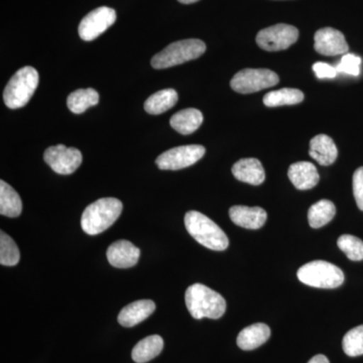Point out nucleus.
I'll use <instances>...</instances> for the list:
<instances>
[{
  "instance_id": "nucleus-17",
  "label": "nucleus",
  "mask_w": 363,
  "mask_h": 363,
  "mask_svg": "<svg viewBox=\"0 0 363 363\" xmlns=\"http://www.w3.org/2000/svg\"><path fill=\"white\" fill-rule=\"evenodd\" d=\"M233 176L238 181L250 185L259 186L266 180V173L262 162L257 159H242L233 167Z\"/></svg>"
},
{
  "instance_id": "nucleus-32",
  "label": "nucleus",
  "mask_w": 363,
  "mask_h": 363,
  "mask_svg": "<svg viewBox=\"0 0 363 363\" xmlns=\"http://www.w3.org/2000/svg\"><path fill=\"white\" fill-rule=\"evenodd\" d=\"M313 70L318 79H333L337 76L338 72L336 67L329 65L324 62H317L313 66Z\"/></svg>"
},
{
  "instance_id": "nucleus-29",
  "label": "nucleus",
  "mask_w": 363,
  "mask_h": 363,
  "mask_svg": "<svg viewBox=\"0 0 363 363\" xmlns=\"http://www.w3.org/2000/svg\"><path fill=\"white\" fill-rule=\"evenodd\" d=\"M338 247L353 262L363 259V241L350 234H344L337 241Z\"/></svg>"
},
{
  "instance_id": "nucleus-22",
  "label": "nucleus",
  "mask_w": 363,
  "mask_h": 363,
  "mask_svg": "<svg viewBox=\"0 0 363 363\" xmlns=\"http://www.w3.org/2000/svg\"><path fill=\"white\" fill-rule=\"evenodd\" d=\"M164 348V340L160 335H150L136 344L131 352V357L136 363L149 362L154 359Z\"/></svg>"
},
{
  "instance_id": "nucleus-23",
  "label": "nucleus",
  "mask_w": 363,
  "mask_h": 363,
  "mask_svg": "<svg viewBox=\"0 0 363 363\" xmlns=\"http://www.w3.org/2000/svg\"><path fill=\"white\" fill-rule=\"evenodd\" d=\"M178 102V93L174 89L157 91L150 95L145 102V111L152 116L164 113L175 106Z\"/></svg>"
},
{
  "instance_id": "nucleus-34",
  "label": "nucleus",
  "mask_w": 363,
  "mask_h": 363,
  "mask_svg": "<svg viewBox=\"0 0 363 363\" xmlns=\"http://www.w3.org/2000/svg\"><path fill=\"white\" fill-rule=\"evenodd\" d=\"M178 1L183 4H195V2L199 1V0H178Z\"/></svg>"
},
{
  "instance_id": "nucleus-28",
  "label": "nucleus",
  "mask_w": 363,
  "mask_h": 363,
  "mask_svg": "<svg viewBox=\"0 0 363 363\" xmlns=\"http://www.w3.org/2000/svg\"><path fill=\"white\" fill-rule=\"evenodd\" d=\"M344 352L350 357L363 355V325L351 329L344 336L342 341Z\"/></svg>"
},
{
  "instance_id": "nucleus-25",
  "label": "nucleus",
  "mask_w": 363,
  "mask_h": 363,
  "mask_svg": "<svg viewBox=\"0 0 363 363\" xmlns=\"http://www.w3.org/2000/svg\"><path fill=\"white\" fill-rule=\"evenodd\" d=\"M336 214V207L329 200H320L310 207L308 220L312 228H320L328 224Z\"/></svg>"
},
{
  "instance_id": "nucleus-8",
  "label": "nucleus",
  "mask_w": 363,
  "mask_h": 363,
  "mask_svg": "<svg viewBox=\"0 0 363 363\" xmlns=\"http://www.w3.org/2000/svg\"><path fill=\"white\" fill-rule=\"evenodd\" d=\"M206 150L200 145H182L162 152L157 157L156 164L161 169L178 171L188 168L204 157Z\"/></svg>"
},
{
  "instance_id": "nucleus-31",
  "label": "nucleus",
  "mask_w": 363,
  "mask_h": 363,
  "mask_svg": "<svg viewBox=\"0 0 363 363\" xmlns=\"http://www.w3.org/2000/svg\"><path fill=\"white\" fill-rule=\"evenodd\" d=\"M353 194L358 208L363 211V167L358 168L353 175Z\"/></svg>"
},
{
  "instance_id": "nucleus-14",
  "label": "nucleus",
  "mask_w": 363,
  "mask_h": 363,
  "mask_svg": "<svg viewBox=\"0 0 363 363\" xmlns=\"http://www.w3.org/2000/svg\"><path fill=\"white\" fill-rule=\"evenodd\" d=\"M229 216L234 224L247 229L262 228L267 218L266 210L260 207L233 206Z\"/></svg>"
},
{
  "instance_id": "nucleus-21",
  "label": "nucleus",
  "mask_w": 363,
  "mask_h": 363,
  "mask_svg": "<svg viewBox=\"0 0 363 363\" xmlns=\"http://www.w3.org/2000/svg\"><path fill=\"white\" fill-rule=\"evenodd\" d=\"M23 211V202L20 195L11 185L0 181V214L16 218Z\"/></svg>"
},
{
  "instance_id": "nucleus-33",
  "label": "nucleus",
  "mask_w": 363,
  "mask_h": 363,
  "mask_svg": "<svg viewBox=\"0 0 363 363\" xmlns=\"http://www.w3.org/2000/svg\"><path fill=\"white\" fill-rule=\"evenodd\" d=\"M308 363H330V362H329L328 358L325 357V355L318 354L312 357Z\"/></svg>"
},
{
  "instance_id": "nucleus-7",
  "label": "nucleus",
  "mask_w": 363,
  "mask_h": 363,
  "mask_svg": "<svg viewBox=\"0 0 363 363\" xmlns=\"http://www.w3.org/2000/svg\"><path fill=\"white\" fill-rule=\"evenodd\" d=\"M279 82V76L269 69H245L234 75L230 86L235 92L250 94L276 86Z\"/></svg>"
},
{
  "instance_id": "nucleus-19",
  "label": "nucleus",
  "mask_w": 363,
  "mask_h": 363,
  "mask_svg": "<svg viewBox=\"0 0 363 363\" xmlns=\"http://www.w3.org/2000/svg\"><path fill=\"white\" fill-rule=\"evenodd\" d=\"M271 336V329L264 323L250 325L240 331L238 336V347L242 350H253L266 343Z\"/></svg>"
},
{
  "instance_id": "nucleus-10",
  "label": "nucleus",
  "mask_w": 363,
  "mask_h": 363,
  "mask_svg": "<svg viewBox=\"0 0 363 363\" xmlns=\"http://www.w3.org/2000/svg\"><path fill=\"white\" fill-rule=\"evenodd\" d=\"M82 159L80 150L64 145L48 147L44 154L45 162L60 175L73 174L82 164Z\"/></svg>"
},
{
  "instance_id": "nucleus-5",
  "label": "nucleus",
  "mask_w": 363,
  "mask_h": 363,
  "mask_svg": "<svg viewBox=\"0 0 363 363\" xmlns=\"http://www.w3.org/2000/svg\"><path fill=\"white\" fill-rule=\"evenodd\" d=\"M206 51V45L201 40L188 39L178 40L164 48L152 59L155 69H167L181 65L201 57Z\"/></svg>"
},
{
  "instance_id": "nucleus-4",
  "label": "nucleus",
  "mask_w": 363,
  "mask_h": 363,
  "mask_svg": "<svg viewBox=\"0 0 363 363\" xmlns=\"http://www.w3.org/2000/svg\"><path fill=\"white\" fill-rule=\"evenodd\" d=\"M39 85V73L35 68L26 66L20 69L7 83L4 92V104L9 108L26 106Z\"/></svg>"
},
{
  "instance_id": "nucleus-24",
  "label": "nucleus",
  "mask_w": 363,
  "mask_h": 363,
  "mask_svg": "<svg viewBox=\"0 0 363 363\" xmlns=\"http://www.w3.org/2000/svg\"><path fill=\"white\" fill-rule=\"evenodd\" d=\"M99 102V94L93 88L78 89L72 92L67 99V106L73 113L81 114Z\"/></svg>"
},
{
  "instance_id": "nucleus-11",
  "label": "nucleus",
  "mask_w": 363,
  "mask_h": 363,
  "mask_svg": "<svg viewBox=\"0 0 363 363\" xmlns=\"http://www.w3.org/2000/svg\"><path fill=\"white\" fill-rule=\"evenodd\" d=\"M116 21V13L111 7L101 6L91 11L81 21L78 32L81 39L93 40L97 39Z\"/></svg>"
},
{
  "instance_id": "nucleus-12",
  "label": "nucleus",
  "mask_w": 363,
  "mask_h": 363,
  "mask_svg": "<svg viewBox=\"0 0 363 363\" xmlns=\"http://www.w3.org/2000/svg\"><path fill=\"white\" fill-rule=\"evenodd\" d=\"M314 48L323 56H338L347 54L350 47L340 30L324 28L317 30L314 35Z\"/></svg>"
},
{
  "instance_id": "nucleus-3",
  "label": "nucleus",
  "mask_w": 363,
  "mask_h": 363,
  "mask_svg": "<svg viewBox=\"0 0 363 363\" xmlns=\"http://www.w3.org/2000/svg\"><path fill=\"white\" fill-rule=\"evenodd\" d=\"M185 226L189 234L203 247L222 252L229 245L228 238L214 221L198 211L185 215Z\"/></svg>"
},
{
  "instance_id": "nucleus-26",
  "label": "nucleus",
  "mask_w": 363,
  "mask_h": 363,
  "mask_svg": "<svg viewBox=\"0 0 363 363\" xmlns=\"http://www.w3.org/2000/svg\"><path fill=\"white\" fill-rule=\"evenodd\" d=\"M304 93L293 88H283L281 90L272 91L264 97V104L267 107L284 106V105H295L304 100Z\"/></svg>"
},
{
  "instance_id": "nucleus-15",
  "label": "nucleus",
  "mask_w": 363,
  "mask_h": 363,
  "mask_svg": "<svg viewBox=\"0 0 363 363\" xmlns=\"http://www.w3.org/2000/svg\"><path fill=\"white\" fill-rule=\"evenodd\" d=\"M156 310L152 300H140L125 306L118 315V322L123 327H133L147 319Z\"/></svg>"
},
{
  "instance_id": "nucleus-13",
  "label": "nucleus",
  "mask_w": 363,
  "mask_h": 363,
  "mask_svg": "<svg viewBox=\"0 0 363 363\" xmlns=\"http://www.w3.org/2000/svg\"><path fill=\"white\" fill-rule=\"evenodd\" d=\"M140 257V248L128 240L116 241L107 250L109 264L117 269H130L135 267Z\"/></svg>"
},
{
  "instance_id": "nucleus-16",
  "label": "nucleus",
  "mask_w": 363,
  "mask_h": 363,
  "mask_svg": "<svg viewBox=\"0 0 363 363\" xmlns=\"http://www.w3.org/2000/svg\"><path fill=\"white\" fill-rule=\"evenodd\" d=\"M288 176L298 190H310L320 180L316 167L309 162H298L291 164Z\"/></svg>"
},
{
  "instance_id": "nucleus-6",
  "label": "nucleus",
  "mask_w": 363,
  "mask_h": 363,
  "mask_svg": "<svg viewBox=\"0 0 363 363\" xmlns=\"http://www.w3.org/2000/svg\"><path fill=\"white\" fill-rule=\"evenodd\" d=\"M298 279L305 285L320 289H336L342 285L343 272L324 260H314L301 267L298 271Z\"/></svg>"
},
{
  "instance_id": "nucleus-18",
  "label": "nucleus",
  "mask_w": 363,
  "mask_h": 363,
  "mask_svg": "<svg viewBox=\"0 0 363 363\" xmlns=\"http://www.w3.org/2000/svg\"><path fill=\"white\" fill-rule=\"evenodd\" d=\"M310 157L321 166H330L338 157V150L330 136L318 135L310 142Z\"/></svg>"
},
{
  "instance_id": "nucleus-27",
  "label": "nucleus",
  "mask_w": 363,
  "mask_h": 363,
  "mask_svg": "<svg viewBox=\"0 0 363 363\" xmlns=\"http://www.w3.org/2000/svg\"><path fill=\"white\" fill-rule=\"evenodd\" d=\"M21 253L13 238L4 231L0 233V264L1 266L13 267L20 262Z\"/></svg>"
},
{
  "instance_id": "nucleus-1",
  "label": "nucleus",
  "mask_w": 363,
  "mask_h": 363,
  "mask_svg": "<svg viewBox=\"0 0 363 363\" xmlns=\"http://www.w3.org/2000/svg\"><path fill=\"white\" fill-rule=\"evenodd\" d=\"M185 302L190 314L198 320L203 318L219 319L226 311V302L220 294L202 284L189 286Z\"/></svg>"
},
{
  "instance_id": "nucleus-20",
  "label": "nucleus",
  "mask_w": 363,
  "mask_h": 363,
  "mask_svg": "<svg viewBox=\"0 0 363 363\" xmlns=\"http://www.w3.org/2000/svg\"><path fill=\"white\" fill-rule=\"evenodd\" d=\"M203 123L202 112L195 108L184 109L171 117L172 128L183 135L195 133Z\"/></svg>"
},
{
  "instance_id": "nucleus-2",
  "label": "nucleus",
  "mask_w": 363,
  "mask_h": 363,
  "mask_svg": "<svg viewBox=\"0 0 363 363\" xmlns=\"http://www.w3.org/2000/svg\"><path fill=\"white\" fill-rule=\"evenodd\" d=\"M123 205L116 198H102L86 208L81 218L83 231L89 235L104 233L121 216Z\"/></svg>"
},
{
  "instance_id": "nucleus-9",
  "label": "nucleus",
  "mask_w": 363,
  "mask_h": 363,
  "mask_svg": "<svg viewBox=\"0 0 363 363\" xmlns=\"http://www.w3.org/2000/svg\"><path fill=\"white\" fill-rule=\"evenodd\" d=\"M298 30L295 26L279 23L260 30L257 43L260 49L269 52L283 51L297 42Z\"/></svg>"
},
{
  "instance_id": "nucleus-30",
  "label": "nucleus",
  "mask_w": 363,
  "mask_h": 363,
  "mask_svg": "<svg viewBox=\"0 0 363 363\" xmlns=\"http://www.w3.org/2000/svg\"><path fill=\"white\" fill-rule=\"evenodd\" d=\"M360 65H362V58L357 55L345 54L342 59L339 62L336 69L338 73L348 74L351 76H358L360 74Z\"/></svg>"
}]
</instances>
